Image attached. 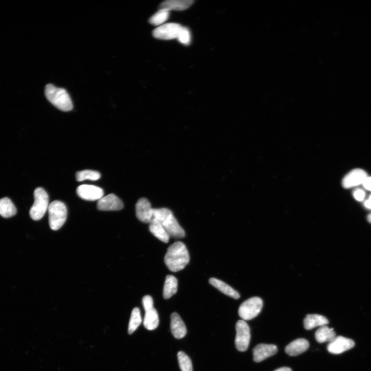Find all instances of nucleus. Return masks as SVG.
I'll return each mask as SVG.
<instances>
[{"mask_svg": "<svg viewBox=\"0 0 371 371\" xmlns=\"http://www.w3.org/2000/svg\"><path fill=\"white\" fill-rule=\"evenodd\" d=\"M182 27V26L178 23L165 24L155 28L153 32V35L159 40H173L178 38Z\"/></svg>", "mask_w": 371, "mask_h": 371, "instance_id": "6e6552de", "label": "nucleus"}, {"mask_svg": "<svg viewBox=\"0 0 371 371\" xmlns=\"http://www.w3.org/2000/svg\"><path fill=\"white\" fill-rule=\"evenodd\" d=\"M16 213L17 209L10 199L5 197L0 199V215L9 218L14 216Z\"/></svg>", "mask_w": 371, "mask_h": 371, "instance_id": "4be33fe9", "label": "nucleus"}, {"mask_svg": "<svg viewBox=\"0 0 371 371\" xmlns=\"http://www.w3.org/2000/svg\"><path fill=\"white\" fill-rule=\"evenodd\" d=\"M178 280L175 277L169 275L166 277L163 287V296L169 299L177 292Z\"/></svg>", "mask_w": 371, "mask_h": 371, "instance_id": "412c9836", "label": "nucleus"}, {"mask_svg": "<svg viewBox=\"0 0 371 371\" xmlns=\"http://www.w3.org/2000/svg\"><path fill=\"white\" fill-rule=\"evenodd\" d=\"M142 319L140 309L136 307L133 309L129 325L128 333L130 335L138 328L141 324Z\"/></svg>", "mask_w": 371, "mask_h": 371, "instance_id": "393cba45", "label": "nucleus"}, {"mask_svg": "<svg viewBox=\"0 0 371 371\" xmlns=\"http://www.w3.org/2000/svg\"><path fill=\"white\" fill-rule=\"evenodd\" d=\"M209 282L212 286L218 289L223 294L234 299L237 300L240 298L239 293L227 284L226 283L216 278H210Z\"/></svg>", "mask_w": 371, "mask_h": 371, "instance_id": "a211bd4d", "label": "nucleus"}, {"mask_svg": "<svg viewBox=\"0 0 371 371\" xmlns=\"http://www.w3.org/2000/svg\"><path fill=\"white\" fill-rule=\"evenodd\" d=\"M164 263L172 272H177L183 270L190 261L188 251L181 241L174 243L166 253Z\"/></svg>", "mask_w": 371, "mask_h": 371, "instance_id": "f257e3e1", "label": "nucleus"}, {"mask_svg": "<svg viewBox=\"0 0 371 371\" xmlns=\"http://www.w3.org/2000/svg\"><path fill=\"white\" fill-rule=\"evenodd\" d=\"M363 185L366 189L371 191V177H368Z\"/></svg>", "mask_w": 371, "mask_h": 371, "instance_id": "2f4dec72", "label": "nucleus"}, {"mask_svg": "<svg viewBox=\"0 0 371 371\" xmlns=\"http://www.w3.org/2000/svg\"><path fill=\"white\" fill-rule=\"evenodd\" d=\"M336 337L334 328H329L326 325L321 326L315 333L316 339L320 344L326 343V342L330 343Z\"/></svg>", "mask_w": 371, "mask_h": 371, "instance_id": "5701e85b", "label": "nucleus"}, {"mask_svg": "<svg viewBox=\"0 0 371 371\" xmlns=\"http://www.w3.org/2000/svg\"><path fill=\"white\" fill-rule=\"evenodd\" d=\"M235 346L238 350L245 351L248 348L250 339V328L244 320H239L236 325Z\"/></svg>", "mask_w": 371, "mask_h": 371, "instance_id": "0eeeda50", "label": "nucleus"}, {"mask_svg": "<svg viewBox=\"0 0 371 371\" xmlns=\"http://www.w3.org/2000/svg\"><path fill=\"white\" fill-rule=\"evenodd\" d=\"M100 178V173L93 170H86L76 173V179L78 182H83L87 180L95 181L99 180Z\"/></svg>", "mask_w": 371, "mask_h": 371, "instance_id": "a878e982", "label": "nucleus"}, {"mask_svg": "<svg viewBox=\"0 0 371 371\" xmlns=\"http://www.w3.org/2000/svg\"><path fill=\"white\" fill-rule=\"evenodd\" d=\"M364 206L366 209L371 210V194L369 198L365 201Z\"/></svg>", "mask_w": 371, "mask_h": 371, "instance_id": "473e14b6", "label": "nucleus"}, {"mask_svg": "<svg viewBox=\"0 0 371 371\" xmlns=\"http://www.w3.org/2000/svg\"><path fill=\"white\" fill-rule=\"evenodd\" d=\"M355 346V342L353 340L338 336L330 342L327 346V350L331 354H340L353 348Z\"/></svg>", "mask_w": 371, "mask_h": 371, "instance_id": "1a4fd4ad", "label": "nucleus"}, {"mask_svg": "<svg viewBox=\"0 0 371 371\" xmlns=\"http://www.w3.org/2000/svg\"><path fill=\"white\" fill-rule=\"evenodd\" d=\"M45 94L47 99L58 109L64 112H69L73 109L72 102L65 90L48 84L46 86Z\"/></svg>", "mask_w": 371, "mask_h": 371, "instance_id": "7ed1b4c3", "label": "nucleus"}, {"mask_svg": "<svg viewBox=\"0 0 371 371\" xmlns=\"http://www.w3.org/2000/svg\"><path fill=\"white\" fill-rule=\"evenodd\" d=\"M308 341L300 338L291 342L285 348V352L290 356H296L303 353L309 348Z\"/></svg>", "mask_w": 371, "mask_h": 371, "instance_id": "dca6fc26", "label": "nucleus"}, {"mask_svg": "<svg viewBox=\"0 0 371 371\" xmlns=\"http://www.w3.org/2000/svg\"><path fill=\"white\" fill-rule=\"evenodd\" d=\"M153 209L147 199H140L136 205L137 217L143 223L150 224L153 220Z\"/></svg>", "mask_w": 371, "mask_h": 371, "instance_id": "f8f14e48", "label": "nucleus"}, {"mask_svg": "<svg viewBox=\"0 0 371 371\" xmlns=\"http://www.w3.org/2000/svg\"><path fill=\"white\" fill-rule=\"evenodd\" d=\"M263 306L262 300L258 297H253L244 301L239 307V316L243 320H250L256 317Z\"/></svg>", "mask_w": 371, "mask_h": 371, "instance_id": "423d86ee", "label": "nucleus"}, {"mask_svg": "<svg viewBox=\"0 0 371 371\" xmlns=\"http://www.w3.org/2000/svg\"><path fill=\"white\" fill-rule=\"evenodd\" d=\"M328 324L329 321L326 317L317 314L308 315L304 321V327L307 330L326 325Z\"/></svg>", "mask_w": 371, "mask_h": 371, "instance_id": "6ab92c4d", "label": "nucleus"}, {"mask_svg": "<svg viewBox=\"0 0 371 371\" xmlns=\"http://www.w3.org/2000/svg\"><path fill=\"white\" fill-rule=\"evenodd\" d=\"M76 192L78 196L86 201L99 200L104 196V191L102 188L91 185H81L77 187Z\"/></svg>", "mask_w": 371, "mask_h": 371, "instance_id": "9d476101", "label": "nucleus"}, {"mask_svg": "<svg viewBox=\"0 0 371 371\" xmlns=\"http://www.w3.org/2000/svg\"><path fill=\"white\" fill-rule=\"evenodd\" d=\"M368 177L367 173L365 170L361 169L353 170L343 179V187L346 189H349L363 185Z\"/></svg>", "mask_w": 371, "mask_h": 371, "instance_id": "9b49d317", "label": "nucleus"}, {"mask_svg": "<svg viewBox=\"0 0 371 371\" xmlns=\"http://www.w3.org/2000/svg\"><path fill=\"white\" fill-rule=\"evenodd\" d=\"M142 304L145 311L154 308V303L152 298L150 296H145L142 299Z\"/></svg>", "mask_w": 371, "mask_h": 371, "instance_id": "c756f323", "label": "nucleus"}, {"mask_svg": "<svg viewBox=\"0 0 371 371\" xmlns=\"http://www.w3.org/2000/svg\"><path fill=\"white\" fill-rule=\"evenodd\" d=\"M149 229L156 238L164 243H168L170 236L162 224L158 220L153 219L150 223Z\"/></svg>", "mask_w": 371, "mask_h": 371, "instance_id": "aec40b11", "label": "nucleus"}, {"mask_svg": "<svg viewBox=\"0 0 371 371\" xmlns=\"http://www.w3.org/2000/svg\"><path fill=\"white\" fill-rule=\"evenodd\" d=\"M123 207L122 201L114 194L103 197L97 204V209L101 211H118Z\"/></svg>", "mask_w": 371, "mask_h": 371, "instance_id": "ddd939ff", "label": "nucleus"}, {"mask_svg": "<svg viewBox=\"0 0 371 371\" xmlns=\"http://www.w3.org/2000/svg\"><path fill=\"white\" fill-rule=\"evenodd\" d=\"M159 325V317L157 310L154 308L145 311L143 325L145 328L152 330L157 328Z\"/></svg>", "mask_w": 371, "mask_h": 371, "instance_id": "b1692460", "label": "nucleus"}, {"mask_svg": "<svg viewBox=\"0 0 371 371\" xmlns=\"http://www.w3.org/2000/svg\"><path fill=\"white\" fill-rule=\"evenodd\" d=\"M275 371H292V370L288 367H282L279 368Z\"/></svg>", "mask_w": 371, "mask_h": 371, "instance_id": "72a5a7b5", "label": "nucleus"}, {"mask_svg": "<svg viewBox=\"0 0 371 371\" xmlns=\"http://www.w3.org/2000/svg\"><path fill=\"white\" fill-rule=\"evenodd\" d=\"M178 358L182 371H193L191 360L186 354L183 351H179Z\"/></svg>", "mask_w": 371, "mask_h": 371, "instance_id": "cd10ccee", "label": "nucleus"}, {"mask_svg": "<svg viewBox=\"0 0 371 371\" xmlns=\"http://www.w3.org/2000/svg\"><path fill=\"white\" fill-rule=\"evenodd\" d=\"M169 15V11L166 10V9H160L159 12L151 17L149 22L154 25H162L168 20Z\"/></svg>", "mask_w": 371, "mask_h": 371, "instance_id": "bb28decb", "label": "nucleus"}, {"mask_svg": "<svg viewBox=\"0 0 371 371\" xmlns=\"http://www.w3.org/2000/svg\"><path fill=\"white\" fill-rule=\"evenodd\" d=\"M153 219L158 220L162 224L170 236L175 238H182L185 237L184 230L180 226L170 209L165 208L153 209Z\"/></svg>", "mask_w": 371, "mask_h": 371, "instance_id": "f03ea898", "label": "nucleus"}, {"mask_svg": "<svg viewBox=\"0 0 371 371\" xmlns=\"http://www.w3.org/2000/svg\"><path fill=\"white\" fill-rule=\"evenodd\" d=\"M193 3V0H168L162 2L160 8L169 12L172 10L182 11L188 8Z\"/></svg>", "mask_w": 371, "mask_h": 371, "instance_id": "f3484780", "label": "nucleus"}, {"mask_svg": "<svg viewBox=\"0 0 371 371\" xmlns=\"http://www.w3.org/2000/svg\"><path fill=\"white\" fill-rule=\"evenodd\" d=\"M353 196L357 201L362 202L365 198L366 193L363 190L357 189L354 191Z\"/></svg>", "mask_w": 371, "mask_h": 371, "instance_id": "7c9ffc66", "label": "nucleus"}, {"mask_svg": "<svg viewBox=\"0 0 371 371\" xmlns=\"http://www.w3.org/2000/svg\"><path fill=\"white\" fill-rule=\"evenodd\" d=\"M367 219H368V221H369V222H370V223H371V213L370 214H369V215H368V216L367 217Z\"/></svg>", "mask_w": 371, "mask_h": 371, "instance_id": "f704fd0d", "label": "nucleus"}, {"mask_svg": "<svg viewBox=\"0 0 371 371\" xmlns=\"http://www.w3.org/2000/svg\"><path fill=\"white\" fill-rule=\"evenodd\" d=\"M48 221L53 231L60 230L65 224L67 217V209L65 204L60 201L52 202L48 208Z\"/></svg>", "mask_w": 371, "mask_h": 371, "instance_id": "20e7f679", "label": "nucleus"}, {"mask_svg": "<svg viewBox=\"0 0 371 371\" xmlns=\"http://www.w3.org/2000/svg\"><path fill=\"white\" fill-rule=\"evenodd\" d=\"M277 351L278 348L276 345L259 344L253 349V360L256 363L261 362L275 355Z\"/></svg>", "mask_w": 371, "mask_h": 371, "instance_id": "4468645a", "label": "nucleus"}, {"mask_svg": "<svg viewBox=\"0 0 371 371\" xmlns=\"http://www.w3.org/2000/svg\"><path fill=\"white\" fill-rule=\"evenodd\" d=\"M171 330L173 336L177 339H182L187 334V328L180 315L173 312L171 316Z\"/></svg>", "mask_w": 371, "mask_h": 371, "instance_id": "2eb2a0df", "label": "nucleus"}, {"mask_svg": "<svg viewBox=\"0 0 371 371\" xmlns=\"http://www.w3.org/2000/svg\"><path fill=\"white\" fill-rule=\"evenodd\" d=\"M34 203L30 211L31 218L40 220L44 216L49 207V198L45 190L42 187L36 188L34 191Z\"/></svg>", "mask_w": 371, "mask_h": 371, "instance_id": "39448f33", "label": "nucleus"}, {"mask_svg": "<svg viewBox=\"0 0 371 371\" xmlns=\"http://www.w3.org/2000/svg\"><path fill=\"white\" fill-rule=\"evenodd\" d=\"M178 41L182 44L189 45L191 42V35L187 27H183L178 37Z\"/></svg>", "mask_w": 371, "mask_h": 371, "instance_id": "c85d7f7f", "label": "nucleus"}]
</instances>
